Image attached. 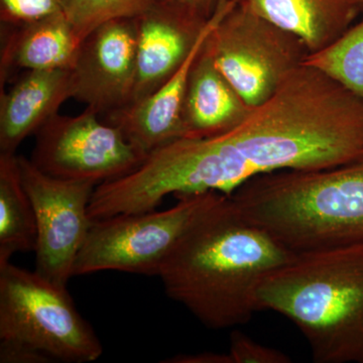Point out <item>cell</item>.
<instances>
[{"mask_svg":"<svg viewBox=\"0 0 363 363\" xmlns=\"http://www.w3.org/2000/svg\"><path fill=\"white\" fill-rule=\"evenodd\" d=\"M362 152V98L303 64L233 130L152 150L143 176L160 200L211 191L230 195L255 177L333 168Z\"/></svg>","mask_w":363,"mask_h":363,"instance_id":"cell-1","label":"cell"},{"mask_svg":"<svg viewBox=\"0 0 363 363\" xmlns=\"http://www.w3.org/2000/svg\"><path fill=\"white\" fill-rule=\"evenodd\" d=\"M295 255L222 194L189 227L157 277L169 298L207 328L222 330L259 311V284Z\"/></svg>","mask_w":363,"mask_h":363,"instance_id":"cell-2","label":"cell"},{"mask_svg":"<svg viewBox=\"0 0 363 363\" xmlns=\"http://www.w3.org/2000/svg\"><path fill=\"white\" fill-rule=\"evenodd\" d=\"M229 196L294 252L363 245V152L333 168L255 177Z\"/></svg>","mask_w":363,"mask_h":363,"instance_id":"cell-3","label":"cell"},{"mask_svg":"<svg viewBox=\"0 0 363 363\" xmlns=\"http://www.w3.org/2000/svg\"><path fill=\"white\" fill-rule=\"evenodd\" d=\"M257 298L297 325L315 362L363 363V245L296 253Z\"/></svg>","mask_w":363,"mask_h":363,"instance_id":"cell-4","label":"cell"},{"mask_svg":"<svg viewBox=\"0 0 363 363\" xmlns=\"http://www.w3.org/2000/svg\"><path fill=\"white\" fill-rule=\"evenodd\" d=\"M0 342L26 346L52 362H92L104 354L67 288L11 262L0 264Z\"/></svg>","mask_w":363,"mask_h":363,"instance_id":"cell-5","label":"cell"},{"mask_svg":"<svg viewBox=\"0 0 363 363\" xmlns=\"http://www.w3.org/2000/svg\"><path fill=\"white\" fill-rule=\"evenodd\" d=\"M222 193L179 196L162 211L123 213L92 222L74 267V277L105 271L159 276L184 234Z\"/></svg>","mask_w":363,"mask_h":363,"instance_id":"cell-6","label":"cell"},{"mask_svg":"<svg viewBox=\"0 0 363 363\" xmlns=\"http://www.w3.org/2000/svg\"><path fill=\"white\" fill-rule=\"evenodd\" d=\"M204 47L252 108L272 97L310 54L300 38L255 13L241 0H235L219 18Z\"/></svg>","mask_w":363,"mask_h":363,"instance_id":"cell-7","label":"cell"},{"mask_svg":"<svg viewBox=\"0 0 363 363\" xmlns=\"http://www.w3.org/2000/svg\"><path fill=\"white\" fill-rule=\"evenodd\" d=\"M98 116L86 108L79 116L52 117L35 135L30 161L54 178L96 186L135 171L147 155Z\"/></svg>","mask_w":363,"mask_h":363,"instance_id":"cell-8","label":"cell"},{"mask_svg":"<svg viewBox=\"0 0 363 363\" xmlns=\"http://www.w3.org/2000/svg\"><path fill=\"white\" fill-rule=\"evenodd\" d=\"M18 161L37 220L35 272L67 288L92 225L89 204L96 185L54 178L25 157L18 156Z\"/></svg>","mask_w":363,"mask_h":363,"instance_id":"cell-9","label":"cell"},{"mask_svg":"<svg viewBox=\"0 0 363 363\" xmlns=\"http://www.w3.org/2000/svg\"><path fill=\"white\" fill-rule=\"evenodd\" d=\"M138 21L119 18L98 26L82 42L73 68V98L97 114L131 102L136 73Z\"/></svg>","mask_w":363,"mask_h":363,"instance_id":"cell-10","label":"cell"},{"mask_svg":"<svg viewBox=\"0 0 363 363\" xmlns=\"http://www.w3.org/2000/svg\"><path fill=\"white\" fill-rule=\"evenodd\" d=\"M136 21V73L130 104L156 91L180 69L209 20L157 0Z\"/></svg>","mask_w":363,"mask_h":363,"instance_id":"cell-11","label":"cell"},{"mask_svg":"<svg viewBox=\"0 0 363 363\" xmlns=\"http://www.w3.org/2000/svg\"><path fill=\"white\" fill-rule=\"evenodd\" d=\"M234 1L221 2L190 56L168 81L142 100L106 114L105 123L119 128L130 143L147 155L162 145L183 138L182 113L189 74L208 35Z\"/></svg>","mask_w":363,"mask_h":363,"instance_id":"cell-12","label":"cell"},{"mask_svg":"<svg viewBox=\"0 0 363 363\" xmlns=\"http://www.w3.org/2000/svg\"><path fill=\"white\" fill-rule=\"evenodd\" d=\"M69 98H73L71 70L26 71L11 89L1 91L0 154H16Z\"/></svg>","mask_w":363,"mask_h":363,"instance_id":"cell-13","label":"cell"},{"mask_svg":"<svg viewBox=\"0 0 363 363\" xmlns=\"http://www.w3.org/2000/svg\"><path fill=\"white\" fill-rule=\"evenodd\" d=\"M250 111L252 107L215 66L203 44L189 74L182 113L183 138L227 133L242 123Z\"/></svg>","mask_w":363,"mask_h":363,"instance_id":"cell-14","label":"cell"},{"mask_svg":"<svg viewBox=\"0 0 363 363\" xmlns=\"http://www.w3.org/2000/svg\"><path fill=\"white\" fill-rule=\"evenodd\" d=\"M2 43L1 87L14 69L26 71L71 70L82 40L66 13L52 14L33 23L11 26Z\"/></svg>","mask_w":363,"mask_h":363,"instance_id":"cell-15","label":"cell"},{"mask_svg":"<svg viewBox=\"0 0 363 363\" xmlns=\"http://www.w3.org/2000/svg\"><path fill=\"white\" fill-rule=\"evenodd\" d=\"M252 11L300 38L310 54L332 44L359 11L350 0H241Z\"/></svg>","mask_w":363,"mask_h":363,"instance_id":"cell-16","label":"cell"},{"mask_svg":"<svg viewBox=\"0 0 363 363\" xmlns=\"http://www.w3.org/2000/svg\"><path fill=\"white\" fill-rule=\"evenodd\" d=\"M37 220L21 181L18 156L0 154V264L35 250Z\"/></svg>","mask_w":363,"mask_h":363,"instance_id":"cell-17","label":"cell"},{"mask_svg":"<svg viewBox=\"0 0 363 363\" xmlns=\"http://www.w3.org/2000/svg\"><path fill=\"white\" fill-rule=\"evenodd\" d=\"M304 64L323 72L363 100V20L324 49L308 55Z\"/></svg>","mask_w":363,"mask_h":363,"instance_id":"cell-18","label":"cell"},{"mask_svg":"<svg viewBox=\"0 0 363 363\" xmlns=\"http://www.w3.org/2000/svg\"><path fill=\"white\" fill-rule=\"evenodd\" d=\"M157 0H71L67 16L81 40L105 23L119 18H135Z\"/></svg>","mask_w":363,"mask_h":363,"instance_id":"cell-19","label":"cell"},{"mask_svg":"<svg viewBox=\"0 0 363 363\" xmlns=\"http://www.w3.org/2000/svg\"><path fill=\"white\" fill-rule=\"evenodd\" d=\"M71 0H0L4 25L20 26L52 14L66 13Z\"/></svg>","mask_w":363,"mask_h":363,"instance_id":"cell-20","label":"cell"},{"mask_svg":"<svg viewBox=\"0 0 363 363\" xmlns=\"http://www.w3.org/2000/svg\"><path fill=\"white\" fill-rule=\"evenodd\" d=\"M228 353L233 363L292 362L286 353L257 343L240 330L231 332Z\"/></svg>","mask_w":363,"mask_h":363,"instance_id":"cell-21","label":"cell"},{"mask_svg":"<svg viewBox=\"0 0 363 363\" xmlns=\"http://www.w3.org/2000/svg\"><path fill=\"white\" fill-rule=\"evenodd\" d=\"M51 358L44 353L18 345V344L0 342V363H48Z\"/></svg>","mask_w":363,"mask_h":363,"instance_id":"cell-22","label":"cell"},{"mask_svg":"<svg viewBox=\"0 0 363 363\" xmlns=\"http://www.w3.org/2000/svg\"><path fill=\"white\" fill-rule=\"evenodd\" d=\"M169 4L180 7L184 11L208 21L217 11L223 0H162Z\"/></svg>","mask_w":363,"mask_h":363,"instance_id":"cell-23","label":"cell"},{"mask_svg":"<svg viewBox=\"0 0 363 363\" xmlns=\"http://www.w3.org/2000/svg\"><path fill=\"white\" fill-rule=\"evenodd\" d=\"M164 363H233L229 353L201 352L198 354H178L162 360Z\"/></svg>","mask_w":363,"mask_h":363,"instance_id":"cell-24","label":"cell"},{"mask_svg":"<svg viewBox=\"0 0 363 363\" xmlns=\"http://www.w3.org/2000/svg\"><path fill=\"white\" fill-rule=\"evenodd\" d=\"M350 1L358 11H363V0H350Z\"/></svg>","mask_w":363,"mask_h":363,"instance_id":"cell-25","label":"cell"}]
</instances>
